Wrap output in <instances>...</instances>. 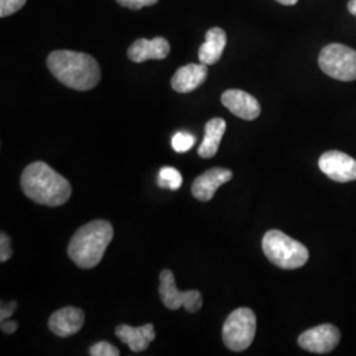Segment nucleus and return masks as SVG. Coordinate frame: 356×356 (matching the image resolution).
<instances>
[{
  "instance_id": "nucleus-1",
  "label": "nucleus",
  "mask_w": 356,
  "mask_h": 356,
  "mask_svg": "<svg viewBox=\"0 0 356 356\" xmlns=\"http://www.w3.org/2000/svg\"><path fill=\"white\" fill-rule=\"evenodd\" d=\"M47 65L54 78L69 89L89 91L101 81V67L97 60L82 51H51Z\"/></svg>"
},
{
  "instance_id": "nucleus-2",
  "label": "nucleus",
  "mask_w": 356,
  "mask_h": 356,
  "mask_svg": "<svg viewBox=\"0 0 356 356\" xmlns=\"http://www.w3.org/2000/svg\"><path fill=\"white\" fill-rule=\"evenodd\" d=\"M20 182L24 194L36 204L63 206L72 195L69 181L42 161L26 166Z\"/></svg>"
},
{
  "instance_id": "nucleus-3",
  "label": "nucleus",
  "mask_w": 356,
  "mask_h": 356,
  "mask_svg": "<svg viewBox=\"0 0 356 356\" xmlns=\"http://www.w3.org/2000/svg\"><path fill=\"white\" fill-rule=\"evenodd\" d=\"M114 238V229L107 220H92L76 231L67 247L72 261L83 269L97 267Z\"/></svg>"
},
{
  "instance_id": "nucleus-4",
  "label": "nucleus",
  "mask_w": 356,
  "mask_h": 356,
  "mask_svg": "<svg viewBox=\"0 0 356 356\" xmlns=\"http://www.w3.org/2000/svg\"><path fill=\"white\" fill-rule=\"evenodd\" d=\"M263 251L268 260L281 269H297L309 260L305 245L279 229H270L264 235Z\"/></svg>"
},
{
  "instance_id": "nucleus-5",
  "label": "nucleus",
  "mask_w": 356,
  "mask_h": 356,
  "mask_svg": "<svg viewBox=\"0 0 356 356\" xmlns=\"http://www.w3.org/2000/svg\"><path fill=\"white\" fill-rule=\"evenodd\" d=\"M256 316L248 307H239L229 314L223 325V342L231 351L247 350L254 339Z\"/></svg>"
},
{
  "instance_id": "nucleus-6",
  "label": "nucleus",
  "mask_w": 356,
  "mask_h": 356,
  "mask_svg": "<svg viewBox=\"0 0 356 356\" xmlns=\"http://www.w3.org/2000/svg\"><path fill=\"white\" fill-rule=\"evenodd\" d=\"M321 70L338 81H355L356 51L342 45L330 44L325 47L318 58Z\"/></svg>"
},
{
  "instance_id": "nucleus-7",
  "label": "nucleus",
  "mask_w": 356,
  "mask_h": 356,
  "mask_svg": "<svg viewBox=\"0 0 356 356\" xmlns=\"http://www.w3.org/2000/svg\"><path fill=\"white\" fill-rule=\"evenodd\" d=\"M159 292L163 304L170 310H178L181 306H184L188 312L197 313L202 307V294L198 291L179 292L175 275L169 269H164L160 273Z\"/></svg>"
},
{
  "instance_id": "nucleus-8",
  "label": "nucleus",
  "mask_w": 356,
  "mask_h": 356,
  "mask_svg": "<svg viewBox=\"0 0 356 356\" xmlns=\"http://www.w3.org/2000/svg\"><path fill=\"white\" fill-rule=\"evenodd\" d=\"M339 341V330L334 325L325 323L302 332L298 338V344L309 353L327 354L338 346Z\"/></svg>"
},
{
  "instance_id": "nucleus-9",
  "label": "nucleus",
  "mask_w": 356,
  "mask_h": 356,
  "mask_svg": "<svg viewBox=\"0 0 356 356\" xmlns=\"http://www.w3.org/2000/svg\"><path fill=\"white\" fill-rule=\"evenodd\" d=\"M319 169L337 182H350L356 179V160L347 153L329 151L319 157Z\"/></svg>"
},
{
  "instance_id": "nucleus-10",
  "label": "nucleus",
  "mask_w": 356,
  "mask_h": 356,
  "mask_svg": "<svg viewBox=\"0 0 356 356\" xmlns=\"http://www.w3.org/2000/svg\"><path fill=\"white\" fill-rule=\"evenodd\" d=\"M232 178V172L229 169L223 168H213L204 172L200 177L195 178V181L191 185V194L198 201L207 202L213 200L216 191L229 182Z\"/></svg>"
},
{
  "instance_id": "nucleus-11",
  "label": "nucleus",
  "mask_w": 356,
  "mask_h": 356,
  "mask_svg": "<svg viewBox=\"0 0 356 356\" xmlns=\"http://www.w3.org/2000/svg\"><path fill=\"white\" fill-rule=\"evenodd\" d=\"M220 101L232 114L244 120H254L261 113L259 101L243 90H227L222 94Z\"/></svg>"
},
{
  "instance_id": "nucleus-12",
  "label": "nucleus",
  "mask_w": 356,
  "mask_h": 356,
  "mask_svg": "<svg viewBox=\"0 0 356 356\" xmlns=\"http://www.w3.org/2000/svg\"><path fill=\"white\" fill-rule=\"evenodd\" d=\"M170 53V45L168 40L161 36L147 40L139 38L128 48V58L132 63L141 64L148 60H165Z\"/></svg>"
},
{
  "instance_id": "nucleus-13",
  "label": "nucleus",
  "mask_w": 356,
  "mask_h": 356,
  "mask_svg": "<svg viewBox=\"0 0 356 356\" xmlns=\"http://www.w3.org/2000/svg\"><path fill=\"white\" fill-rule=\"evenodd\" d=\"M85 323V313L73 306H66L54 312L49 318V329L60 338L76 334Z\"/></svg>"
},
{
  "instance_id": "nucleus-14",
  "label": "nucleus",
  "mask_w": 356,
  "mask_h": 356,
  "mask_svg": "<svg viewBox=\"0 0 356 356\" xmlns=\"http://www.w3.org/2000/svg\"><path fill=\"white\" fill-rule=\"evenodd\" d=\"M207 65L202 63L181 66L172 76V89L179 94L191 92L204 85L207 79Z\"/></svg>"
},
{
  "instance_id": "nucleus-15",
  "label": "nucleus",
  "mask_w": 356,
  "mask_h": 356,
  "mask_svg": "<svg viewBox=\"0 0 356 356\" xmlns=\"http://www.w3.org/2000/svg\"><path fill=\"white\" fill-rule=\"evenodd\" d=\"M115 335L119 338L120 342L127 344L129 350L134 353L145 351L156 338L154 327L151 323H147L140 327L120 325L116 327Z\"/></svg>"
},
{
  "instance_id": "nucleus-16",
  "label": "nucleus",
  "mask_w": 356,
  "mask_h": 356,
  "mask_svg": "<svg viewBox=\"0 0 356 356\" xmlns=\"http://www.w3.org/2000/svg\"><path fill=\"white\" fill-rule=\"evenodd\" d=\"M226 44H227L226 32L219 26L210 28L206 32L204 42L198 51L200 61L207 66L216 64L223 54Z\"/></svg>"
},
{
  "instance_id": "nucleus-17",
  "label": "nucleus",
  "mask_w": 356,
  "mask_h": 356,
  "mask_svg": "<svg viewBox=\"0 0 356 356\" xmlns=\"http://www.w3.org/2000/svg\"><path fill=\"white\" fill-rule=\"evenodd\" d=\"M227 124L222 118H213L204 126V138L198 148V154L204 159H211L216 156L222 138L226 132Z\"/></svg>"
},
{
  "instance_id": "nucleus-18",
  "label": "nucleus",
  "mask_w": 356,
  "mask_h": 356,
  "mask_svg": "<svg viewBox=\"0 0 356 356\" xmlns=\"http://www.w3.org/2000/svg\"><path fill=\"white\" fill-rule=\"evenodd\" d=\"M157 184L160 188L169 189V191H178L182 185V176L176 168L165 166V168H161L159 173Z\"/></svg>"
},
{
  "instance_id": "nucleus-19",
  "label": "nucleus",
  "mask_w": 356,
  "mask_h": 356,
  "mask_svg": "<svg viewBox=\"0 0 356 356\" xmlns=\"http://www.w3.org/2000/svg\"><path fill=\"white\" fill-rule=\"evenodd\" d=\"M195 144V136L191 135V132L181 131L177 132L172 139V147L178 153L188 152Z\"/></svg>"
},
{
  "instance_id": "nucleus-20",
  "label": "nucleus",
  "mask_w": 356,
  "mask_h": 356,
  "mask_svg": "<svg viewBox=\"0 0 356 356\" xmlns=\"http://www.w3.org/2000/svg\"><path fill=\"white\" fill-rule=\"evenodd\" d=\"M26 0H0V16L7 17L20 11L26 6Z\"/></svg>"
},
{
  "instance_id": "nucleus-21",
  "label": "nucleus",
  "mask_w": 356,
  "mask_h": 356,
  "mask_svg": "<svg viewBox=\"0 0 356 356\" xmlns=\"http://www.w3.org/2000/svg\"><path fill=\"white\" fill-rule=\"evenodd\" d=\"M89 353L91 356H118L120 354L119 350L108 342H98L91 346Z\"/></svg>"
},
{
  "instance_id": "nucleus-22",
  "label": "nucleus",
  "mask_w": 356,
  "mask_h": 356,
  "mask_svg": "<svg viewBox=\"0 0 356 356\" xmlns=\"http://www.w3.org/2000/svg\"><path fill=\"white\" fill-rule=\"evenodd\" d=\"M159 0H116V3L124 8L132 10V11H138L144 7H151L157 4Z\"/></svg>"
},
{
  "instance_id": "nucleus-23",
  "label": "nucleus",
  "mask_w": 356,
  "mask_h": 356,
  "mask_svg": "<svg viewBox=\"0 0 356 356\" xmlns=\"http://www.w3.org/2000/svg\"><path fill=\"white\" fill-rule=\"evenodd\" d=\"M11 239L7 234L1 232L0 235V261L6 263L13 256V247H11Z\"/></svg>"
},
{
  "instance_id": "nucleus-24",
  "label": "nucleus",
  "mask_w": 356,
  "mask_h": 356,
  "mask_svg": "<svg viewBox=\"0 0 356 356\" xmlns=\"http://www.w3.org/2000/svg\"><path fill=\"white\" fill-rule=\"evenodd\" d=\"M17 309V304L15 301H11L8 304L4 305V302H1V309H0V321L8 319Z\"/></svg>"
},
{
  "instance_id": "nucleus-25",
  "label": "nucleus",
  "mask_w": 356,
  "mask_h": 356,
  "mask_svg": "<svg viewBox=\"0 0 356 356\" xmlns=\"http://www.w3.org/2000/svg\"><path fill=\"white\" fill-rule=\"evenodd\" d=\"M17 330V323L11 319H4L1 321V331L6 334H13Z\"/></svg>"
},
{
  "instance_id": "nucleus-26",
  "label": "nucleus",
  "mask_w": 356,
  "mask_h": 356,
  "mask_svg": "<svg viewBox=\"0 0 356 356\" xmlns=\"http://www.w3.org/2000/svg\"><path fill=\"white\" fill-rule=\"evenodd\" d=\"M348 11L353 13V15H356V0H350L348 1Z\"/></svg>"
},
{
  "instance_id": "nucleus-27",
  "label": "nucleus",
  "mask_w": 356,
  "mask_h": 356,
  "mask_svg": "<svg viewBox=\"0 0 356 356\" xmlns=\"http://www.w3.org/2000/svg\"><path fill=\"white\" fill-rule=\"evenodd\" d=\"M276 1H279L282 6H294L297 4L298 0H276Z\"/></svg>"
}]
</instances>
